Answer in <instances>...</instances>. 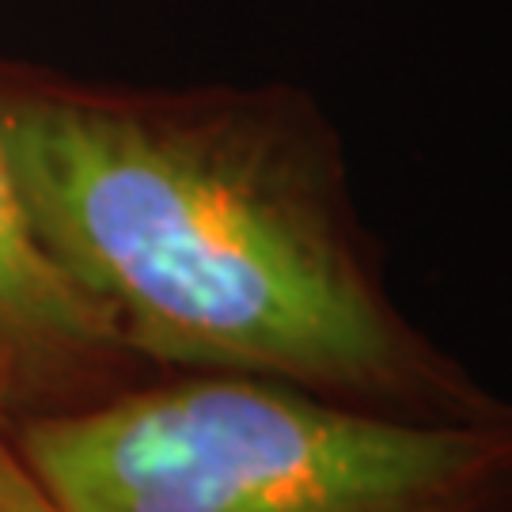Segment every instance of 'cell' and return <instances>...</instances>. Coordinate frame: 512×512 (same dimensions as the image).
I'll list each match as a JSON object with an SVG mask.
<instances>
[{
    "label": "cell",
    "instance_id": "cell-1",
    "mask_svg": "<svg viewBox=\"0 0 512 512\" xmlns=\"http://www.w3.org/2000/svg\"><path fill=\"white\" fill-rule=\"evenodd\" d=\"M0 148L38 247L129 361L410 421L512 406L391 293L342 137L308 92L0 69Z\"/></svg>",
    "mask_w": 512,
    "mask_h": 512
},
{
    "label": "cell",
    "instance_id": "cell-2",
    "mask_svg": "<svg viewBox=\"0 0 512 512\" xmlns=\"http://www.w3.org/2000/svg\"><path fill=\"white\" fill-rule=\"evenodd\" d=\"M16 448L65 512H512V406L410 421L262 376L175 372L35 410Z\"/></svg>",
    "mask_w": 512,
    "mask_h": 512
},
{
    "label": "cell",
    "instance_id": "cell-3",
    "mask_svg": "<svg viewBox=\"0 0 512 512\" xmlns=\"http://www.w3.org/2000/svg\"><path fill=\"white\" fill-rule=\"evenodd\" d=\"M126 361L103 315L38 247L0 148V410L61 403Z\"/></svg>",
    "mask_w": 512,
    "mask_h": 512
},
{
    "label": "cell",
    "instance_id": "cell-4",
    "mask_svg": "<svg viewBox=\"0 0 512 512\" xmlns=\"http://www.w3.org/2000/svg\"><path fill=\"white\" fill-rule=\"evenodd\" d=\"M0 512H65L50 486L23 459L16 440L0 437Z\"/></svg>",
    "mask_w": 512,
    "mask_h": 512
}]
</instances>
